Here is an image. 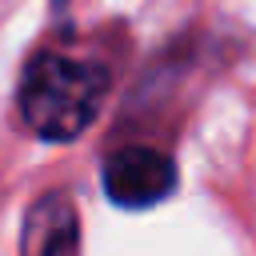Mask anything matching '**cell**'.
Returning a JSON list of instances; mask_svg holds the SVG:
<instances>
[{
    "mask_svg": "<svg viewBox=\"0 0 256 256\" xmlns=\"http://www.w3.org/2000/svg\"><path fill=\"white\" fill-rule=\"evenodd\" d=\"M104 192L120 208H156L176 192V164L152 144H124L104 160Z\"/></svg>",
    "mask_w": 256,
    "mask_h": 256,
    "instance_id": "cell-2",
    "label": "cell"
},
{
    "mask_svg": "<svg viewBox=\"0 0 256 256\" xmlns=\"http://www.w3.org/2000/svg\"><path fill=\"white\" fill-rule=\"evenodd\" d=\"M76 252H80V216L72 196L44 192L24 216L20 256H76Z\"/></svg>",
    "mask_w": 256,
    "mask_h": 256,
    "instance_id": "cell-3",
    "label": "cell"
},
{
    "mask_svg": "<svg viewBox=\"0 0 256 256\" xmlns=\"http://www.w3.org/2000/svg\"><path fill=\"white\" fill-rule=\"evenodd\" d=\"M108 96V68L96 60H80L56 48H40L20 76V116L32 136L48 144L76 140L100 112Z\"/></svg>",
    "mask_w": 256,
    "mask_h": 256,
    "instance_id": "cell-1",
    "label": "cell"
}]
</instances>
